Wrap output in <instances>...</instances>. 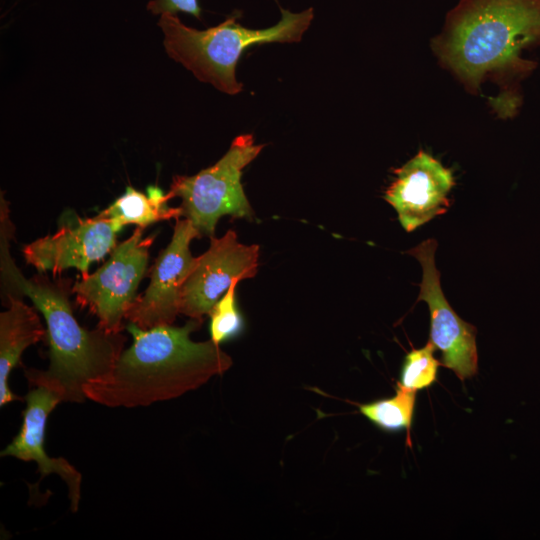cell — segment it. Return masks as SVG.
Masks as SVG:
<instances>
[{
  "mask_svg": "<svg viewBox=\"0 0 540 540\" xmlns=\"http://www.w3.org/2000/svg\"><path fill=\"white\" fill-rule=\"evenodd\" d=\"M202 323L191 318L181 327L141 329L130 322L126 328L132 345L123 350L107 375L84 386L86 399L111 408L149 406L177 398L223 374L232 359L220 345L190 339Z\"/></svg>",
  "mask_w": 540,
  "mask_h": 540,
  "instance_id": "6da1fadb",
  "label": "cell"
},
{
  "mask_svg": "<svg viewBox=\"0 0 540 540\" xmlns=\"http://www.w3.org/2000/svg\"><path fill=\"white\" fill-rule=\"evenodd\" d=\"M539 41L540 0H460L434 48L470 90H477L487 74L531 71L535 63L520 53Z\"/></svg>",
  "mask_w": 540,
  "mask_h": 540,
  "instance_id": "7a4b0ae2",
  "label": "cell"
},
{
  "mask_svg": "<svg viewBox=\"0 0 540 540\" xmlns=\"http://www.w3.org/2000/svg\"><path fill=\"white\" fill-rule=\"evenodd\" d=\"M73 284L72 279L44 275L26 279L20 271L13 290L15 298L27 296L46 322L50 364L46 370L25 368L29 384L51 390L62 402L81 403L86 399L84 386L112 370L127 338L121 332L80 326L69 300Z\"/></svg>",
  "mask_w": 540,
  "mask_h": 540,
  "instance_id": "3957f363",
  "label": "cell"
},
{
  "mask_svg": "<svg viewBox=\"0 0 540 540\" xmlns=\"http://www.w3.org/2000/svg\"><path fill=\"white\" fill-rule=\"evenodd\" d=\"M313 18V8L301 12L281 9L279 22L266 29L244 27L231 16L217 26L197 30L186 26L176 14L163 13L158 26L164 35V48L173 60L198 80L235 95L242 90L236 66L245 49L265 43L299 42Z\"/></svg>",
  "mask_w": 540,
  "mask_h": 540,
  "instance_id": "277c9868",
  "label": "cell"
},
{
  "mask_svg": "<svg viewBox=\"0 0 540 540\" xmlns=\"http://www.w3.org/2000/svg\"><path fill=\"white\" fill-rule=\"evenodd\" d=\"M251 134L237 136L214 165L193 176L173 177L167 197L181 198L182 216L201 236H213L220 217L251 219L254 212L241 184L242 170L261 152Z\"/></svg>",
  "mask_w": 540,
  "mask_h": 540,
  "instance_id": "5b68a950",
  "label": "cell"
},
{
  "mask_svg": "<svg viewBox=\"0 0 540 540\" xmlns=\"http://www.w3.org/2000/svg\"><path fill=\"white\" fill-rule=\"evenodd\" d=\"M142 234L143 228L137 227L116 245L100 268L72 286L77 304L96 315L97 327L107 332L123 330V319L138 297L136 292L147 271L149 249L156 236L143 238Z\"/></svg>",
  "mask_w": 540,
  "mask_h": 540,
  "instance_id": "8992f818",
  "label": "cell"
},
{
  "mask_svg": "<svg viewBox=\"0 0 540 540\" xmlns=\"http://www.w3.org/2000/svg\"><path fill=\"white\" fill-rule=\"evenodd\" d=\"M436 248L437 241L429 238L408 250V254L422 266V281L416 301L428 304L429 342L441 352V364L464 381L478 372L477 329L461 319L446 300L440 285V272L435 265Z\"/></svg>",
  "mask_w": 540,
  "mask_h": 540,
  "instance_id": "52a82bcc",
  "label": "cell"
},
{
  "mask_svg": "<svg viewBox=\"0 0 540 540\" xmlns=\"http://www.w3.org/2000/svg\"><path fill=\"white\" fill-rule=\"evenodd\" d=\"M201 237L188 219H176L167 247L150 268V284L138 295L125 319L141 329L173 324L180 314L183 285L196 264L190 243Z\"/></svg>",
  "mask_w": 540,
  "mask_h": 540,
  "instance_id": "ba28073f",
  "label": "cell"
},
{
  "mask_svg": "<svg viewBox=\"0 0 540 540\" xmlns=\"http://www.w3.org/2000/svg\"><path fill=\"white\" fill-rule=\"evenodd\" d=\"M259 246L238 241L233 230L210 237V247L197 257L181 294L180 313L203 320L220 296L238 279L253 278L258 269Z\"/></svg>",
  "mask_w": 540,
  "mask_h": 540,
  "instance_id": "9c48e42d",
  "label": "cell"
},
{
  "mask_svg": "<svg viewBox=\"0 0 540 540\" xmlns=\"http://www.w3.org/2000/svg\"><path fill=\"white\" fill-rule=\"evenodd\" d=\"M121 229L109 218L97 214L93 218H77L52 234L39 238L22 249L26 262L39 272L60 275L76 268L86 276L91 263L103 259L116 247Z\"/></svg>",
  "mask_w": 540,
  "mask_h": 540,
  "instance_id": "30bf717a",
  "label": "cell"
},
{
  "mask_svg": "<svg viewBox=\"0 0 540 540\" xmlns=\"http://www.w3.org/2000/svg\"><path fill=\"white\" fill-rule=\"evenodd\" d=\"M394 173L396 177L386 189L384 199L396 210L405 231L412 232L447 212L454 177L434 157L419 151Z\"/></svg>",
  "mask_w": 540,
  "mask_h": 540,
  "instance_id": "8fae6325",
  "label": "cell"
},
{
  "mask_svg": "<svg viewBox=\"0 0 540 540\" xmlns=\"http://www.w3.org/2000/svg\"><path fill=\"white\" fill-rule=\"evenodd\" d=\"M26 408L19 433L1 451L23 461H35L41 479L49 474L60 476L68 487L70 509L77 512L81 497L82 476L66 459L52 458L45 451V431L49 414L62 402L51 390L35 387L26 395Z\"/></svg>",
  "mask_w": 540,
  "mask_h": 540,
  "instance_id": "7c38bea8",
  "label": "cell"
},
{
  "mask_svg": "<svg viewBox=\"0 0 540 540\" xmlns=\"http://www.w3.org/2000/svg\"><path fill=\"white\" fill-rule=\"evenodd\" d=\"M0 313V406L18 400L8 385L11 371L22 353L46 336V329L35 308L23 299L13 298Z\"/></svg>",
  "mask_w": 540,
  "mask_h": 540,
  "instance_id": "4fadbf2b",
  "label": "cell"
},
{
  "mask_svg": "<svg viewBox=\"0 0 540 540\" xmlns=\"http://www.w3.org/2000/svg\"><path fill=\"white\" fill-rule=\"evenodd\" d=\"M147 195L127 187L123 195L99 214L111 219L120 229L129 224L145 228L153 223L182 217L180 207H169L167 194L156 187L147 189Z\"/></svg>",
  "mask_w": 540,
  "mask_h": 540,
  "instance_id": "5bb4252c",
  "label": "cell"
},
{
  "mask_svg": "<svg viewBox=\"0 0 540 540\" xmlns=\"http://www.w3.org/2000/svg\"><path fill=\"white\" fill-rule=\"evenodd\" d=\"M417 391L397 383L393 397L359 405L360 413L386 432L406 430L409 433L416 404Z\"/></svg>",
  "mask_w": 540,
  "mask_h": 540,
  "instance_id": "9a60e30c",
  "label": "cell"
},
{
  "mask_svg": "<svg viewBox=\"0 0 540 540\" xmlns=\"http://www.w3.org/2000/svg\"><path fill=\"white\" fill-rule=\"evenodd\" d=\"M240 280H234L225 294L213 306L209 313L210 340L215 344L238 336L243 329V318L237 308L235 291Z\"/></svg>",
  "mask_w": 540,
  "mask_h": 540,
  "instance_id": "2e32d148",
  "label": "cell"
},
{
  "mask_svg": "<svg viewBox=\"0 0 540 540\" xmlns=\"http://www.w3.org/2000/svg\"><path fill=\"white\" fill-rule=\"evenodd\" d=\"M434 345L428 343L419 349H412L404 358L400 373L402 386L421 390L430 387L437 380L440 362L434 357Z\"/></svg>",
  "mask_w": 540,
  "mask_h": 540,
  "instance_id": "e0dca14e",
  "label": "cell"
},
{
  "mask_svg": "<svg viewBox=\"0 0 540 540\" xmlns=\"http://www.w3.org/2000/svg\"><path fill=\"white\" fill-rule=\"evenodd\" d=\"M8 202L3 195L0 198V285L1 293H4L13 276L18 271L10 252V241L14 234V225L9 217Z\"/></svg>",
  "mask_w": 540,
  "mask_h": 540,
  "instance_id": "ac0fdd59",
  "label": "cell"
},
{
  "mask_svg": "<svg viewBox=\"0 0 540 540\" xmlns=\"http://www.w3.org/2000/svg\"><path fill=\"white\" fill-rule=\"evenodd\" d=\"M147 9L152 14L183 12L201 20V8L198 0H150Z\"/></svg>",
  "mask_w": 540,
  "mask_h": 540,
  "instance_id": "d6986e66",
  "label": "cell"
}]
</instances>
